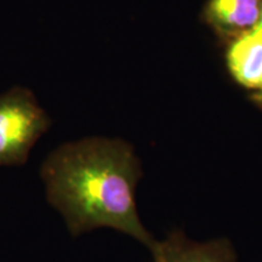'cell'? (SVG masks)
<instances>
[{
  "mask_svg": "<svg viewBox=\"0 0 262 262\" xmlns=\"http://www.w3.org/2000/svg\"><path fill=\"white\" fill-rule=\"evenodd\" d=\"M152 256L153 262H238L237 249L229 238L199 242L179 228L159 241V247Z\"/></svg>",
  "mask_w": 262,
  "mask_h": 262,
  "instance_id": "3",
  "label": "cell"
},
{
  "mask_svg": "<svg viewBox=\"0 0 262 262\" xmlns=\"http://www.w3.org/2000/svg\"><path fill=\"white\" fill-rule=\"evenodd\" d=\"M256 29H261L262 31V9H261V16H260V19H258V24L256 25Z\"/></svg>",
  "mask_w": 262,
  "mask_h": 262,
  "instance_id": "7",
  "label": "cell"
},
{
  "mask_svg": "<svg viewBox=\"0 0 262 262\" xmlns=\"http://www.w3.org/2000/svg\"><path fill=\"white\" fill-rule=\"evenodd\" d=\"M262 0H210L208 16L216 28L235 38L256 27Z\"/></svg>",
  "mask_w": 262,
  "mask_h": 262,
  "instance_id": "5",
  "label": "cell"
},
{
  "mask_svg": "<svg viewBox=\"0 0 262 262\" xmlns=\"http://www.w3.org/2000/svg\"><path fill=\"white\" fill-rule=\"evenodd\" d=\"M142 166L126 141L103 136L62 143L41 164L47 199L63 217L71 235L112 228L130 235L153 254L159 241L137 210Z\"/></svg>",
  "mask_w": 262,
  "mask_h": 262,
  "instance_id": "1",
  "label": "cell"
},
{
  "mask_svg": "<svg viewBox=\"0 0 262 262\" xmlns=\"http://www.w3.org/2000/svg\"><path fill=\"white\" fill-rule=\"evenodd\" d=\"M253 100L258 104V106L262 107V90H261V91H256V93H254V95H253Z\"/></svg>",
  "mask_w": 262,
  "mask_h": 262,
  "instance_id": "6",
  "label": "cell"
},
{
  "mask_svg": "<svg viewBox=\"0 0 262 262\" xmlns=\"http://www.w3.org/2000/svg\"><path fill=\"white\" fill-rule=\"evenodd\" d=\"M234 79L248 89L262 90V31L254 28L235 39L227 54Z\"/></svg>",
  "mask_w": 262,
  "mask_h": 262,
  "instance_id": "4",
  "label": "cell"
},
{
  "mask_svg": "<svg viewBox=\"0 0 262 262\" xmlns=\"http://www.w3.org/2000/svg\"><path fill=\"white\" fill-rule=\"evenodd\" d=\"M50 126V117L27 88L0 94V168L24 165Z\"/></svg>",
  "mask_w": 262,
  "mask_h": 262,
  "instance_id": "2",
  "label": "cell"
}]
</instances>
